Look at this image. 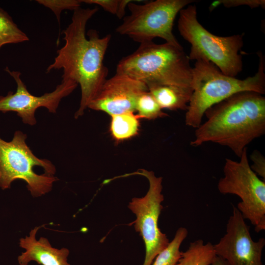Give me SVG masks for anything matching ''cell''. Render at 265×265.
<instances>
[{"instance_id": "ac0fdd59", "label": "cell", "mask_w": 265, "mask_h": 265, "mask_svg": "<svg viewBox=\"0 0 265 265\" xmlns=\"http://www.w3.org/2000/svg\"><path fill=\"white\" fill-rule=\"evenodd\" d=\"M29 40L8 13L0 7V49L8 44H17Z\"/></svg>"}, {"instance_id": "44dd1931", "label": "cell", "mask_w": 265, "mask_h": 265, "mask_svg": "<svg viewBox=\"0 0 265 265\" xmlns=\"http://www.w3.org/2000/svg\"><path fill=\"white\" fill-rule=\"evenodd\" d=\"M223 4L226 7H236L245 5L251 8L261 6L265 8V0H217L211 3L209 7L210 11L213 10L217 6Z\"/></svg>"}, {"instance_id": "6da1fadb", "label": "cell", "mask_w": 265, "mask_h": 265, "mask_svg": "<svg viewBox=\"0 0 265 265\" xmlns=\"http://www.w3.org/2000/svg\"><path fill=\"white\" fill-rule=\"evenodd\" d=\"M98 10L97 7H80L74 11L71 23L63 31L65 44L57 50L53 63L46 70L48 73L62 69V80H71L80 85L81 98L76 119L84 114L108 75L104 59L111 35L100 37L94 29L86 33L87 22Z\"/></svg>"}, {"instance_id": "4fadbf2b", "label": "cell", "mask_w": 265, "mask_h": 265, "mask_svg": "<svg viewBox=\"0 0 265 265\" xmlns=\"http://www.w3.org/2000/svg\"><path fill=\"white\" fill-rule=\"evenodd\" d=\"M41 226L35 227L29 236L20 239V246L25 250L18 257L20 265H27L34 261L40 265H71L67 262L69 250L63 247L60 249L52 246L48 239L41 237L36 239V235Z\"/></svg>"}, {"instance_id": "ba28073f", "label": "cell", "mask_w": 265, "mask_h": 265, "mask_svg": "<svg viewBox=\"0 0 265 265\" xmlns=\"http://www.w3.org/2000/svg\"><path fill=\"white\" fill-rule=\"evenodd\" d=\"M239 161L226 159L224 176L217 184L223 194L237 195L241 201L237 208L244 219L254 226L256 232L265 230V181L251 169L245 148Z\"/></svg>"}, {"instance_id": "d4e9b609", "label": "cell", "mask_w": 265, "mask_h": 265, "mask_svg": "<svg viewBox=\"0 0 265 265\" xmlns=\"http://www.w3.org/2000/svg\"><path fill=\"white\" fill-rule=\"evenodd\" d=\"M210 265H229L228 263L222 258L216 256L213 262Z\"/></svg>"}, {"instance_id": "9c48e42d", "label": "cell", "mask_w": 265, "mask_h": 265, "mask_svg": "<svg viewBox=\"0 0 265 265\" xmlns=\"http://www.w3.org/2000/svg\"><path fill=\"white\" fill-rule=\"evenodd\" d=\"M132 174L145 177L149 187L142 197H134L129 203L128 208L135 214L133 222L136 232L142 237L145 247V256L142 265H151L158 254L169 242L165 234L158 225V221L163 209L162 202V178L157 177L152 171L141 169Z\"/></svg>"}, {"instance_id": "5bb4252c", "label": "cell", "mask_w": 265, "mask_h": 265, "mask_svg": "<svg viewBox=\"0 0 265 265\" xmlns=\"http://www.w3.org/2000/svg\"><path fill=\"white\" fill-rule=\"evenodd\" d=\"M146 85L149 92L162 109L187 110L193 93L192 88L154 83Z\"/></svg>"}, {"instance_id": "8fae6325", "label": "cell", "mask_w": 265, "mask_h": 265, "mask_svg": "<svg viewBox=\"0 0 265 265\" xmlns=\"http://www.w3.org/2000/svg\"><path fill=\"white\" fill-rule=\"evenodd\" d=\"M265 246L264 238L254 241L249 226L236 207L226 224V233L213 245L216 256L229 265H263L262 257Z\"/></svg>"}, {"instance_id": "e0dca14e", "label": "cell", "mask_w": 265, "mask_h": 265, "mask_svg": "<svg viewBox=\"0 0 265 265\" xmlns=\"http://www.w3.org/2000/svg\"><path fill=\"white\" fill-rule=\"evenodd\" d=\"M188 233L186 228L179 227L173 239L158 254L151 265H176L182 254L180 249L181 245Z\"/></svg>"}, {"instance_id": "3957f363", "label": "cell", "mask_w": 265, "mask_h": 265, "mask_svg": "<svg viewBox=\"0 0 265 265\" xmlns=\"http://www.w3.org/2000/svg\"><path fill=\"white\" fill-rule=\"evenodd\" d=\"M258 69L253 76L239 80L223 74L212 63L196 61L192 70L193 93L185 115V123L196 129L202 124L206 111L233 95L242 91L265 93V60L261 52Z\"/></svg>"}, {"instance_id": "9a60e30c", "label": "cell", "mask_w": 265, "mask_h": 265, "mask_svg": "<svg viewBox=\"0 0 265 265\" xmlns=\"http://www.w3.org/2000/svg\"><path fill=\"white\" fill-rule=\"evenodd\" d=\"M213 244L199 239L190 242L176 265H210L215 259Z\"/></svg>"}, {"instance_id": "7c38bea8", "label": "cell", "mask_w": 265, "mask_h": 265, "mask_svg": "<svg viewBox=\"0 0 265 265\" xmlns=\"http://www.w3.org/2000/svg\"><path fill=\"white\" fill-rule=\"evenodd\" d=\"M146 84L126 74H116L105 81L88 108L111 116L135 111L137 100L148 91Z\"/></svg>"}, {"instance_id": "8992f818", "label": "cell", "mask_w": 265, "mask_h": 265, "mask_svg": "<svg viewBox=\"0 0 265 265\" xmlns=\"http://www.w3.org/2000/svg\"><path fill=\"white\" fill-rule=\"evenodd\" d=\"M27 136L17 131L11 141L0 138V187L9 188L11 183L21 180L33 197L49 192L53 183L58 180L53 175L54 165L48 159L36 157L26 140Z\"/></svg>"}, {"instance_id": "7402d4cb", "label": "cell", "mask_w": 265, "mask_h": 265, "mask_svg": "<svg viewBox=\"0 0 265 265\" xmlns=\"http://www.w3.org/2000/svg\"><path fill=\"white\" fill-rule=\"evenodd\" d=\"M253 164L250 165L251 169L265 181V158L258 151L254 150L250 156Z\"/></svg>"}, {"instance_id": "52a82bcc", "label": "cell", "mask_w": 265, "mask_h": 265, "mask_svg": "<svg viewBox=\"0 0 265 265\" xmlns=\"http://www.w3.org/2000/svg\"><path fill=\"white\" fill-rule=\"evenodd\" d=\"M193 1L156 0L139 4L132 1L127 6L130 15L123 18V22L116 31L140 44L153 41L159 37L166 43L183 48L173 34V24L177 14Z\"/></svg>"}, {"instance_id": "30bf717a", "label": "cell", "mask_w": 265, "mask_h": 265, "mask_svg": "<svg viewBox=\"0 0 265 265\" xmlns=\"http://www.w3.org/2000/svg\"><path fill=\"white\" fill-rule=\"evenodd\" d=\"M5 71L15 80L17 89L14 93L8 92L5 96H0V111L3 113L16 112L24 124L31 126L36 123L35 113L38 108L44 107L49 112L56 113L61 100L70 95L78 85L71 80H62L53 91L36 96L28 91L21 78L20 72L10 71L8 67Z\"/></svg>"}, {"instance_id": "277c9868", "label": "cell", "mask_w": 265, "mask_h": 265, "mask_svg": "<svg viewBox=\"0 0 265 265\" xmlns=\"http://www.w3.org/2000/svg\"><path fill=\"white\" fill-rule=\"evenodd\" d=\"M183 48L165 43H141L132 53L122 58L116 72L150 83L192 88V70Z\"/></svg>"}, {"instance_id": "5b68a950", "label": "cell", "mask_w": 265, "mask_h": 265, "mask_svg": "<svg viewBox=\"0 0 265 265\" xmlns=\"http://www.w3.org/2000/svg\"><path fill=\"white\" fill-rule=\"evenodd\" d=\"M178 28L180 35L191 44L189 60H206L224 75L235 77L242 69L238 52L243 46V34L218 36L199 22L196 7L188 5L179 12Z\"/></svg>"}, {"instance_id": "cb8c5ba5", "label": "cell", "mask_w": 265, "mask_h": 265, "mask_svg": "<svg viewBox=\"0 0 265 265\" xmlns=\"http://www.w3.org/2000/svg\"><path fill=\"white\" fill-rule=\"evenodd\" d=\"M133 0H119L118 9L116 16L119 19H123L125 16L126 8L128 4Z\"/></svg>"}, {"instance_id": "603a6c76", "label": "cell", "mask_w": 265, "mask_h": 265, "mask_svg": "<svg viewBox=\"0 0 265 265\" xmlns=\"http://www.w3.org/2000/svg\"><path fill=\"white\" fill-rule=\"evenodd\" d=\"M82 2L94 4L100 6L105 11L116 15L119 4V0H81Z\"/></svg>"}, {"instance_id": "ffe728a7", "label": "cell", "mask_w": 265, "mask_h": 265, "mask_svg": "<svg viewBox=\"0 0 265 265\" xmlns=\"http://www.w3.org/2000/svg\"><path fill=\"white\" fill-rule=\"evenodd\" d=\"M39 4L50 9L54 14L58 23H60V15L64 10H73L80 7L81 0H37Z\"/></svg>"}, {"instance_id": "d6986e66", "label": "cell", "mask_w": 265, "mask_h": 265, "mask_svg": "<svg viewBox=\"0 0 265 265\" xmlns=\"http://www.w3.org/2000/svg\"><path fill=\"white\" fill-rule=\"evenodd\" d=\"M135 111L137 112V115L139 119L155 120L168 116L167 114L162 111V109L148 90L143 93L138 98Z\"/></svg>"}, {"instance_id": "2e32d148", "label": "cell", "mask_w": 265, "mask_h": 265, "mask_svg": "<svg viewBox=\"0 0 265 265\" xmlns=\"http://www.w3.org/2000/svg\"><path fill=\"white\" fill-rule=\"evenodd\" d=\"M110 131L117 141H122L136 135L139 127V117L133 112L111 116Z\"/></svg>"}, {"instance_id": "7a4b0ae2", "label": "cell", "mask_w": 265, "mask_h": 265, "mask_svg": "<svg viewBox=\"0 0 265 265\" xmlns=\"http://www.w3.org/2000/svg\"><path fill=\"white\" fill-rule=\"evenodd\" d=\"M190 145L212 142L228 147L239 158L247 146L265 133V97L254 91L237 93L208 108Z\"/></svg>"}]
</instances>
